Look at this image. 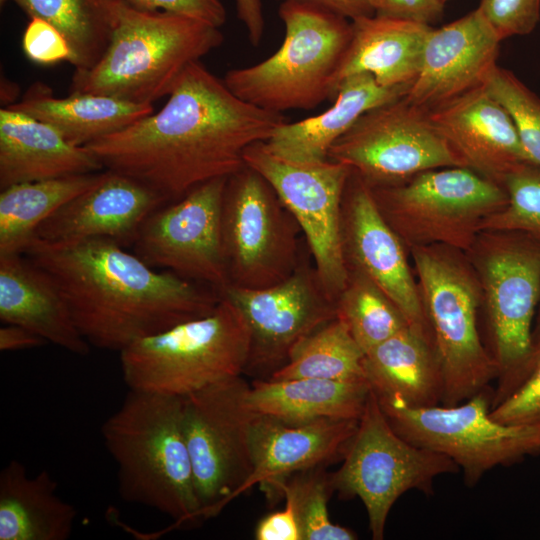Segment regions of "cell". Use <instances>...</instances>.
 Wrapping results in <instances>:
<instances>
[{
    "label": "cell",
    "instance_id": "obj_1",
    "mask_svg": "<svg viewBox=\"0 0 540 540\" xmlns=\"http://www.w3.org/2000/svg\"><path fill=\"white\" fill-rule=\"evenodd\" d=\"M286 122L282 113L237 97L197 61L158 112L84 147L107 170L130 176L172 202L243 169L246 149L267 141Z\"/></svg>",
    "mask_w": 540,
    "mask_h": 540
},
{
    "label": "cell",
    "instance_id": "obj_2",
    "mask_svg": "<svg viewBox=\"0 0 540 540\" xmlns=\"http://www.w3.org/2000/svg\"><path fill=\"white\" fill-rule=\"evenodd\" d=\"M23 254L54 280L83 337L101 349L120 352L211 313L221 300L216 290L155 270L108 238L50 244L33 237Z\"/></svg>",
    "mask_w": 540,
    "mask_h": 540
},
{
    "label": "cell",
    "instance_id": "obj_3",
    "mask_svg": "<svg viewBox=\"0 0 540 540\" xmlns=\"http://www.w3.org/2000/svg\"><path fill=\"white\" fill-rule=\"evenodd\" d=\"M182 406V397L129 389L101 427L121 498L167 515L177 527L201 521Z\"/></svg>",
    "mask_w": 540,
    "mask_h": 540
},
{
    "label": "cell",
    "instance_id": "obj_4",
    "mask_svg": "<svg viewBox=\"0 0 540 540\" xmlns=\"http://www.w3.org/2000/svg\"><path fill=\"white\" fill-rule=\"evenodd\" d=\"M222 42L220 29L203 20L143 10L122 0L107 49L91 68L74 71L70 93L152 104L171 93L189 65Z\"/></svg>",
    "mask_w": 540,
    "mask_h": 540
},
{
    "label": "cell",
    "instance_id": "obj_5",
    "mask_svg": "<svg viewBox=\"0 0 540 540\" xmlns=\"http://www.w3.org/2000/svg\"><path fill=\"white\" fill-rule=\"evenodd\" d=\"M279 49L249 67L227 71L226 86L267 111L311 110L337 93L336 77L352 36L351 20L329 10L282 2Z\"/></svg>",
    "mask_w": 540,
    "mask_h": 540
},
{
    "label": "cell",
    "instance_id": "obj_6",
    "mask_svg": "<svg viewBox=\"0 0 540 540\" xmlns=\"http://www.w3.org/2000/svg\"><path fill=\"white\" fill-rule=\"evenodd\" d=\"M480 281L497 370L491 408L511 395L540 359L533 327L540 303V242L513 231H481L466 252Z\"/></svg>",
    "mask_w": 540,
    "mask_h": 540
},
{
    "label": "cell",
    "instance_id": "obj_7",
    "mask_svg": "<svg viewBox=\"0 0 540 540\" xmlns=\"http://www.w3.org/2000/svg\"><path fill=\"white\" fill-rule=\"evenodd\" d=\"M409 251L443 377L441 405H457L488 391L497 378L479 332L480 281L465 252L444 245Z\"/></svg>",
    "mask_w": 540,
    "mask_h": 540
},
{
    "label": "cell",
    "instance_id": "obj_8",
    "mask_svg": "<svg viewBox=\"0 0 540 540\" xmlns=\"http://www.w3.org/2000/svg\"><path fill=\"white\" fill-rule=\"evenodd\" d=\"M249 352L248 325L221 296L211 313L123 348L120 366L129 389L184 397L244 374Z\"/></svg>",
    "mask_w": 540,
    "mask_h": 540
},
{
    "label": "cell",
    "instance_id": "obj_9",
    "mask_svg": "<svg viewBox=\"0 0 540 540\" xmlns=\"http://www.w3.org/2000/svg\"><path fill=\"white\" fill-rule=\"evenodd\" d=\"M371 189L380 213L408 250L444 245L466 253L482 222L508 203L502 185L466 167L431 169Z\"/></svg>",
    "mask_w": 540,
    "mask_h": 540
},
{
    "label": "cell",
    "instance_id": "obj_10",
    "mask_svg": "<svg viewBox=\"0 0 540 540\" xmlns=\"http://www.w3.org/2000/svg\"><path fill=\"white\" fill-rule=\"evenodd\" d=\"M458 471L446 455L402 438L370 390L343 463L330 474V484L341 496L360 498L372 538L382 540L389 512L405 492L418 490L430 495L438 476Z\"/></svg>",
    "mask_w": 540,
    "mask_h": 540
},
{
    "label": "cell",
    "instance_id": "obj_11",
    "mask_svg": "<svg viewBox=\"0 0 540 540\" xmlns=\"http://www.w3.org/2000/svg\"><path fill=\"white\" fill-rule=\"evenodd\" d=\"M378 401L402 438L449 457L469 487L498 466L540 454V421L525 425L495 421L490 416L489 391L453 406L413 408L396 400Z\"/></svg>",
    "mask_w": 540,
    "mask_h": 540
},
{
    "label": "cell",
    "instance_id": "obj_12",
    "mask_svg": "<svg viewBox=\"0 0 540 540\" xmlns=\"http://www.w3.org/2000/svg\"><path fill=\"white\" fill-rule=\"evenodd\" d=\"M250 385L232 377L182 397V425L201 521L219 514L253 470L247 403Z\"/></svg>",
    "mask_w": 540,
    "mask_h": 540
},
{
    "label": "cell",
    "instance_id": "obj_13",
    "mask_svg": "<svg viewBox=\"0 0 540 540\" xmlns=\"http://www.w3.org/2000/svg\"><path fill=\"white\" fill-rule=\"evenodd\" d=\"M297 221L268 181L245 166L228 177L222 242L229 285L263 289L286 280L301 262Z\"/></svg>",
    "mask_w": 540,
    "mask_h": 540
},
{
    "label": "cell",
    "instance_id": "obj_14",
    "mask_svg": "<svg viewBox=\"0 0 540 540\" xmlns=\"http://www.w3.org/2000/svg\"><path fill=\"white\" fill-rule=\"evenodd\" d=\"M328 160L348 166L371 188L431 169L464 167L428 111L405 96L362 114L331 146Z\"/></svg>",
    "mask_w": 540,
    "mask_h": 540
},
{
    "label": "cell",
    "instance_id": "obj_15",
    "mask_svg": "<svg viewBox=\"0 0 540 540\" xmlns=\"http://www.w3.org/2000/svg\"><path fill=\"white\" fill-rule=\"evenodd\" d=\"M244 161L268 181L297 221L316 272L329 295L336 300L349 275L342 249L341 214L352 170L331 160L287 161L270 153L264 142L248 147Z\"/></svg>",
    "mask_w": 540,
    "mask_h": 540
},
{
    "label": "cell",
    "instance_id": "obj_16",
    "mask_svg": "<svg viewBox=\"0 0 540 540\" xmlns=\"http://www.w3.org/2000/svg\"><path fill=\"white\" fill-rule=\"evenodd\" d=\"M228 178H217L154 210L141 225L134 253L221 293L229 278L222 242V205Z\"/></svg>",
    "mask_w": 540,
    "mask_h": 540
},
{
    "label": "cell",
    "instance_id": "obj_17",
    "mask_svg": "<svg viewBox=\"0 0 540 540\" xmlns=\"http://www.w3.org/2000/svg\"><path fill=\"white\" fill-rule=\"evenodd\" d=\"M220 295L242 314L250 331L247 374L266 376L280 368L292 348L337 317L336 300L314 264L301 262L286 280L263 289L228 285Z\"/></svg>",
    "mask_w": 540,
    "mask_h": 540
},
{
    "label": "cell",
    "instance_id": "obj_18",
    "mask_svg": "<svg viewBox=\"0 0 540 540\" xmlns=\"http://www.w3.org/2000/svg\"><path fill=\"white\" fill-rule=\"evenodd\" d=\"M341 240L348 270L368 277L398 307L409 326L431 337L406 247L380 213L371 187L353 171L342 200Z\"/></svg>",
    "mask_w": 540,
    "mask_h": 540
},
{
    "label": "cell",
    "instance_id": "obj_19",
    "mask_svg": "<svg viewBox=\"0 0 540 540\" xmlns=\"http://www.w3.org/2000/svg\"><path fill=\"white\" fill-rule=\"evenodd\" d=\"M501 41L478 7L438 29L432 27L406 100L429 111L483 87L497 65Z\"/></svg>",
    "mask_w": 540,
    "mask_h": 540
},
{
    "label": "cell",
    "instance_id": "obj_20",
    "mask_svg": "<svg viewBox=\"0 0 540 540\" xmlns=\"http://www.w3.org/2000/svg\"><path fill=\"white\" fill-rule=\"evenodd\" d=\"M165 203L146 184L106 169L98 183L46 219L34 237L50 244L92 238L132 244L145 219Z\"/></svg>",
    "mask_w": 540,
    "mask_h": 540
},
{
    "label": "cell",
    "instance_id": "obj_21",
    "mask_svg": "<svg viewBox=\"0 0 540 540\" xmlns=\"http://www.w3.org/2000/svg\"><path fill=\"white\" fill-rule=\"evenodd\" d=\"M432 123L463 166L503 186L505 177L524 163V150L505 107L480 87L428 111Z\"/></svg>",
    "mask_w": 540,
    "mask_h": 540
},
{
    "label": "cell",
    "instance_id": "obj_22",
    "mask_svg": "<svg viewBox=\"0 0 540 540\" xmlns=\"http://www.w3.org/2000/svg\"><path fill=\"white\" fill-rule=\"evenodd\" d=\"M359 420L321 418L287 422L255 413L250 426L253 470L243 493L254 485L277 492L278 484L344 456Z\"/></svg>",
    "mask_w": 540,
    "mask_h": 540
},
{
    "label": "cell",
    "instance_id": "obj_23",
    "mask_svg": "<svg viewBox=\"0 0 540 540\" xmlns=\"http://www.w3.org/2000/svg\"><path fill=\"white\" fill-rule=\"evenodd\" d=\"M0 319L73 354L90 351L57 284L24 254L0 255Z\"/></svg>",
    "mask_w": 540,
    "mask_h": 540
},
{
    "label": "cell",
    "instance_id": "obj_24",
    "mask_svg": "<svg viewBox=\"0 0 540 540\" xmlns=\"http://www.w3.org/2000/svg\"><path fill=\"white\" fill-rule=\"evenodd\" d=\"M100 161L84 146L28 114L0 110V188L70 175L100 172Z\"/></svg>",
    "mask_w": 540,
    "mask_h": 540
},
{
    "label": "cell",
    "instance_id": "obj_25",
    "mask_svg": "<svg viewBox=\"0 0 540 540\" xmlns=\"http://www.w3.org/2000/svg\"><path fill=\"white\" fill-rule=\"evenodd\" d=\"M411 85L384 86L369 73L345 78L334 104L324 112L294 123L280 125L264 142L273 155L291 162L318 163L365 112L404 97Z\"/></svg>",
    "mask_w": 540,
    "mask_h": 540
},
{
    "label": "cell",
    "instance_id": "obj_26",
    "mask_svg": "<svg viewBox=\"0 0 540 540\" xmlns=\"http://www.w3.org/2000/svg\"><path fill=\"white\" fill-rule=\"evenodd\" d=\"M352 36L336 77L369 73L384 86L412 85L431 25L378 15L352 20ZM337 94V93H336Z\"/></svg>",
    "mask_w": 540,
    "mask_h": 540
},
{
    "label": "cell",
    "instance_id": "obj_27",
    "mask_svg": "<svg viewBox=\"0 0 540 540\" xmlns=\"http://www.w3.org/2000/svg\"><path fill=\"white\" fill-rule=\"evenodd\" d=\"M363 369L378 399L413 408L442 404L440 365L431 337L421 330L408 325L365 353Z\"/></svg>",
    "mask_w": 540,
    "mask_h": 540
},
{
    "label": "cell",
    "instance_id": "obj_28",
    "mask_svg": "<svg viewBox=\"0 0 540 540\" xmlns=\"http://www.w3.org/2000/svg\"><path fill=\"white\" fill-rule=\"evenodd\" d=\"M77 513L46 470L30 476L16 459L1 470L0 540H67Z\"/></svg>",
    "mask_w": 540,
    "mask_h": 540
},
{
    "label": "cell",
    "instance_id": "obj_29",
    "mask_svg": "<svg viewBox=\"0 0 540 540\" xmlns=\"http://www.w3.org/2000/svg\"><path fill=\"white\" fill-rule=\"evenodd\" d=\"M6 107L49 124L77 146H86L154 112L150 103L106 95L70 93L68 97H56L48 85L39 81L19 101Z\"/></svg>",
    "mask_w": 540,
    "mask_h": 540
},
{
    "label": "cell",
    "instance_id": "obj_30",
    "mask_svg": "<svg viewBox=\"0 0 540 540\" xmlns=\"http://www.w3.org/2000/svg\"><path fill=\"white\" fill-rule=\"evenodd\" d=\"M370 390L366 380L257 379L250 385L247 403L255 413L287 422L359 420Z\"/></svg>",
    "mask_w": 540,
    "mask_h": 540
},
{
    "label": "cell",
    "instance_id": "obj_31",
    "mask_svg": "<svg viewBox=\"0 0 540 540\" xmlns=\"http://www.w3.org/2000/svg\"><path fill=\"white\" fill-rule=\"evenodd\" d=\"M102 175H70L1 189L0 255L23 254L37 228L68 201L98 183Z\"/></svg>",
    "mask_w": 540,
    "mask_h": 540
},
{
    "label": "cell",
    "instance_id": "obj_32",
    "mask_svg": "<svg viewBox=\"0 0 540 540\" xmlns=\"http://www.w3.org/2000/svg\"><path fill=\"white\" fill-rule=\"evenodd\" d=\"M14 2L29 18L55 26L67 39L75 70L91 68L107 49L122 0H0Z\"/></svg>",
    "mask_w": 540,
    "mask_h": 540
},
{
    "label": "cell",
    "instance_id": "obj_33",
    "mask_svg": "<svg viewBox=\"0 0 540 540\" xmlns=\"http://www.w3.org/2000/svg\"><path fill=\"white\" fill-rule=\"evenodd\" d=\"M364 355L346 323L337 316L297 343L287 361L268 379L366 380Z\"/></svg>",
    "mask_w": 540,
    "mask_h": 540
},
{
    "label": "cell",
    "instance_id": "obj_34",
    "mask_svg": "<svg viewBox=\"0 0 540 540\" xmlns=\"http://www.w3.org/2000/svg\"><path fill=\"white\" fill-rule=\"evenodd\" d=\"M348 281L336 299L337 316L367 353L408 326L398 307L368 277L348 270Z\"/></svg>",
    "mask_w": 540,
    "mask_h": 540
},
{
    "label": "cell",
    "instance_id": "obj_35",
    "mask_svg": "<svg viewBox=\"0 0 540 540\" xmlns=\"http://www.w3.org/2000/svg\"><path fill=\"white\" fill-rule=\"evenodd\" d=\"M330 475L314 468L302 471L284 479L277 486V492L292 499L302 540H354L356 534L334 524L329 518L327 502L332 491Z\"/></svg>",
    "mask_w": 540,
    "mask_h": 540
},
{
    "label": "cell",
    "instance_id": "obj_36",
    "mask_svg": "<svg viewBox=\"0 0 540 540\" xmlns=\"http://www.w3.org/2000/svg\"><path fill=\"white\" fill-rule=\"evenodd\" d=\"M508 203L488 216L481 231H513L540 242V166L524 163L504 179Z\"/></svg>",
    "mask_w": 540,
    "mask_h": 540
},
{
    "label": "cell",
    "instance_id": "obj_37",
    "mask_svg": "<svg viewBox=\"0 0 540 540\" xmlns=\"http://www.w3.org/2000/svg\"><path fill=\"white\" fill-rule=\"evenodd\" d=\"M484 88L509 112L524 150L540 166V97L512 71L498 65L488 75Z\"/></svg>",
    "mask_w": 540,
    "mask_h": 540
},
{
    "label": "cell",
    "instance_id": "obj_38",
    "mask_svg": "<svg viewBox=\"0 0 540 540\" xmlns=\"http://www.w3.org/2000/svg\"><path fill=\"white\" fill-rule=\"evenodd\" d=\"M478 9L501 40L528 35L540 21V0H480Z\"/></svg>",
    "mask_w": 540,
    "mask_h": 540
},
{
    "label": "cell",
    "instance_id": "obj_39",
    "mask_svg": "<svg viewBox=\"0 0 540 540\" xmlns=\"http://www.w3.org/2000/svg\"><path fill=\"white\" fill-rule=\"evenodd\" d=\"M26 57L39 65L72 63L73 52L65 36L52 24L40 18H30L22 36Z\"/></svg>",
    "mask_w": 540,
    "mask_h": 540
},
{
    "label": "cell",
    "instance_id": "obj_40",
    "mask_svg": "<svg viewBox=\"0 0 540 540\" xmlns=\"http://www.w3.org/2000/svg\"><path fill=\"white\" fill-rule=\"evenodd\" d=\"M490 416L506 425L540 421V359L526 380L511 395L490 409Z\"/></svg>",
    "mask_w": 540,
    "mask_h": 540
},
{
    "label": "cell",
    "instance_id": "obj_41",
    "mask_svg": "<svg viewBox=\"0 0 540 540\" xmlns=\"http://www.w3.org/2000/svg\"><path fill=\"white\" fill-rule=\"evenodd\" d=\"M143 10L167 11L191 16L220 28L226 21V10L220 0H124Z\"/></svg>",
    "mask_w": 540,
    "mask_h": 540
},
{
    "label": "cell",
    "instance_id": "obj_42",
    "mask_svg": "<svg viewBox=\"0 0 540 540\" xmlns=\"http://www.w3.org/2000/svg\"><path fill=\"white\" fill-rule=\"evenodd\" d=\"M375 15L431 25L443 16L442 0H372Z\"/></svg>",
    "mask_w": 540,
    "mask_h": 540
},
{
    "label": "cell",
    "instance_id": "obj_43",
    "mask_svg": "<svg viewBox=\"0 0 540 540\" xmlns=\"http://www.w3.org/2000/svg\"><path fill=\"white\" fill-rule=\"evenodd\" d=\"M285 508L262 518L255 529L257 540H302V532L292 499L285 496Z\"/></svg>",
    "mask_w": 540,
    "mask_h": 540
},
{
    "label": "cell",
    "instance_id": "obj_44",
    "mask_svg": "<svg viewBox=\"0 0 540 540\" xmlns=\"http://www.w3.org/2000/svg\"><path fill=\"white\" fill-rule=\"evenodd\" d=\"M317 6L349 20L375 15L372 0H279Z\"/></svg>",
    "mask_w": 540,
    "mask_h": 540
},
{
    "label": "cell",
    "instance_id": "obj_45",
    "mask_svg": "<svg viewBox=\"0 0 540 540\" xmlns=\"http://www.w3.org/2000/svg\"><path fill=\"white\" fill-rule=\"evenodd\" d=\"M235 5L237 16L247 30L250 43L258 46L265 27L261 0H235Z\"/></svg>",
    "mask_w": 540,
    "mask_h": 540
},
{
    "label": "cell",
    "instance_id": "obj_46",
    "mask_svg": "<svg viewBox=\"0 0 540 540\" xmlns=\"http://www.w3.org/2000/svg\"><path fill=\"white\" fill-rule=\"evenodd\" d=\"M45 344H47L45 339L23 326L5 324L0 328L1 351H19Z\"/></svg>",
    "mask_w": 540,
    "mask_h": 540
},
{
    "label": "cell",
    "instance_id": "obj_47",
    "mask_svg": "<svg viewBox=\"0 0 540 540\" xmlns=\"http://www.w3.org/2000/svg\"><path fill=\"white\" fill-rule=\"evenodd\" d=\"M533 338L538 347H540V303L537 309L534 327H533Z\"/></svg>",
    "mask_w": 540,
    "mask_h": 540
},
{
    "label": "cell",
    "instance_id": "obj_48",
    "mask_svg": "<svg viewBox=\"0 0 540 540\" xmlns=\"http://www.w3.org/2000/svg\"><path fill=\"white\" fill-rule=\"evenodd\" d=\"M444 3H446L448 0H442Z\"/></svg>",
    "mask_w": 540,
    "mask_h": 540
}]
</instances>
